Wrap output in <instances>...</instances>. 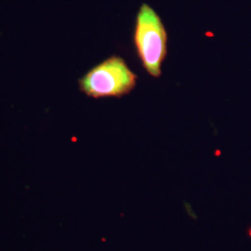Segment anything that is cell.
Masks as SVG:
<instances>
[{"mask_svg": "<svg viewBox=\"0 0 251 251\" xmlns=\"http://www.w3.org/2000/svg\"><path fill=\"white\" fill-rule=\"evenodd\" d=\"M133 45L144 70L153 78H159L168 55V33L159 14L146 3L136 14Z\"/></svg>", "mask_w": 251, "mask_h": 251, "instance_id": "6da1fadb", "label": "cell"}, {"mask_svg": "<svg viewBox=\"0 0 251 251\" xmlns=\"http://www.w3.org/2000/svg\"><path fill=\"white\" fill-rule=\"evenodd\" d=\"M138 75L117 55H112L78 80L81 92L90 98H122L134 90Z\"/></svg>", "mask_w": 251, "mask_h": 251, "instance_id": "7a4b0ae2", "label": "cell"}]
</instances>
